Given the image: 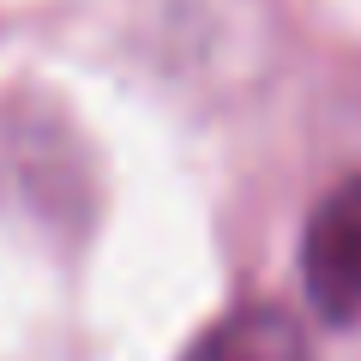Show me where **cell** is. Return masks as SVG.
<instances>
[{
	"label": "cell",
	"instance_id": "cell-1",
	"mask_svg": "<svg viewBox=\"0 0 361 361\" xmlns=\"http://www.w3.org/2000/svg\"><path fill=\"white\" fill-rule=\"evenodd\" d=\"M301 283L325 325H361V175L337 180L301 235Z\"/></svg>",
	"mask_w": 361,
	"mask_h": 361
},
{
	"label": "cell",
	"instance_id": "cell-2",
	"mask_svg": "<svg viewBox=\"0 0 361 361\" xmlns=\"http://www.w3.org/2000/svg\"><path fill=\"white\" fill-rule=\"evenodd\" d=\"M180 361H313V349L295 313L253 301V307L223 313L211 331H199Z\"/></svg>",
	"mask_w": 361,
	"mask_h": 361
}]
</instances>
